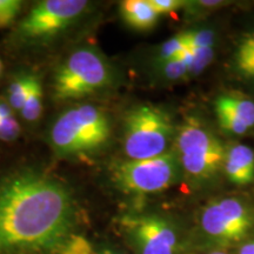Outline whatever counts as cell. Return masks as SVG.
Masks as SVG:
<instances>
[{"instance_id": "obj_27", "label": "cell", "mask_w": 254, "mask_h": 254, "mask_svg": "<svg viewBox=\"0 0 254 254\" xmlns=\"http://www.w3.org/2000/svg\"><path fill=\"white\" fill-rule=\"evenodd\" d=\"M239 254H254V238L240 247Z\"/></svg>"}, {"instance_id": "obj_8", "label": "cell", "mask_w": 254, "mask_h": 254, "mask_svg": "<svg viewBox=\"0 0 254 254\" xmlns=\"http://www.w3.org/2000/svg\"><path fill=\"white\" fill-rule=\"evenodd\" d=\"M88 2L84 0H45L34 6L19 26V33L28 40H46L72 26Z\"/></svg>"}, {"instance_id": "obj_3", "label": "cell", "mask_w": 254, "mask_h": 254, "mask_svg": "<svg viewBox=\"0 0 254 254\" xmlns=\"http://www.w3.org/2000/svg\"><path fill=\"white\" fill-rule=\"evenodd\" d=\"M174 135L171 117L153 105H140L125 119L124 148L129 160L155 158L166 153Z\"/></svg>"}, {"instance_id": "obj_5", "label": "cell", "mask_w": 254, "mask_h": 254, "mask_svg": "<svg viewBox=\"0 0 254 254\" xmlns=\"http://www.w3.org/2000/svg\"><path fill=\"white\" fill-rule=\"evenodd\" d=\"M177 146L184 170L198 179L213 176L224 165V146L198 120L189 119L180 127Z\"/></svg>"}, {"instance_id": "obj_4", "label": "cell", "mask_w": 254, "mask_h": 254, "mask_svg": "<svg viewBox=\"0 0 254 254\" xmlns=\"http://www.w3.org/2000/svg\"><path fill=\"white\" fill-rule=\"evenodd\" d=\"M110 79L109 66L99 53L91 49L77 50L56 73V97L60 100L86 97L106 86Z\"/></svg>"}, {"instance_id": "obj_23", "label": "cell", "mask_w": 254, "mask_h": 254, "mask_svg": "<svg viewBox=\"0 0 254 254\" xmlns=\"http://www.w3.org/2000/svg\"><path fill=\"white\" fill-rule=\"evenodd\" d=\"M150 2L159 15L172 13L185 4L180 0H150Z\"/></svg>"}, {"instance_id": "obj_30", "label": "cell", "mask_w": 254, "mask_h": 254, "mask_svg": "<svg viewBox=\"0 0 254 254\" xmlns=\"http://www.w3.org/2000/svg\"><path fill=\"white\" fill-rule=\"evenodd\" d=\"M1 68H2L1 67V62H0V73H1Z\"/></svg>"}, {"instance_id": "obj_10", "label": "cell", "mask_w": 254, "mask_h": 254, "mask_svg": "<svg viewBox=\"0 0 254 254\" xmlns=\"http://www.w3.org/2000/svg\"><path fill=\"white\" fill-rule=\"evenodd\" d=\"M224 167L232 183L249 185L254 182V151L246 145H234L225 155Z\"/></svg>"}, {"instance_id": "obj_22", "label": "cell", "mask_w": 254, "mask_h": 254, "mask_svg": "<svg viewBox=\"0 0 254 254\" xmlns=\"http://www.w3.org/2000/svg\"><path fill=\"white\" fill-rule=\"evenodd\" d=\"M20 134V126L14 118L0 119V140H15Z\"/></svg>"}, {"instance_id": "obj_16", "label": "cell", "mask_w": 254, "mask_h": 254, "mask_svg": "<svg viewBox=\"0 0 254 254\" xmlns=\"http://www.w3.org/2000/svg\"><path fill=\"white\" fill-rule=\"evenodd\" d=\"M59 254H94V252L93 246L86 238L71 234L60 247Z\"/></svg>"}, {"instance_id": "obj_12", "label": "cell", "mask_w": 254, "mask_h": 254, "mask_svg": "<svg viewBox=\"0 0 254 254\" xmlns=\"http://www.w3.org/2000/svg\"><path fill=\"white\" fill-rule=\"evenodd\" d=\"M215 101L236 114L249 128L254 127V103L252 100L238 97L236 94H225L219 97Z\"/></svg>"}, {"instance_id": "obj_20", "label": "cell", "mask_w": 254, "mask_h": 254, "mask_svg": "<svg viewBox=\"0 0 254 254\" xmlns=\"http://www.w3.org/2000/svg\"><path fill=\"white\" fill-rule=\"evenodd\" d=\"M190 49L193 55V64L190 72L198 73L202 71L213 58V49L212 47H201V49L190 47Z\"/></svg>"}, {"instance_id": "obj_13", "label": "cell", "mask_w": 254, "mask_h": 254, "mask_svg": "<svg viewBox=\"0 0 254 254\" xmlns=\"http://www.w3.org/2000/svg\"><path fill=\"white\" fill-rule=\"evenodd\" d=\"M20 112L27 122H36L43 112V87L39 79L34 75L32 77L30 91Z\"/></svg>"}, {"instance_id": "obj_6", "label": "cell", "mask_w": 254, "mask_h": 254, "mask_svg": "<svg viewBox=\"0 0 254 254\" xmlns=\"http://www.w3.org/2000/svg\"><path fill=\"white\" fill-rule=\"evenodd\" d=\"M178 158L173 152L142 160H127L113 167V180L120 189L134 194H151L176 182Z\"/></svg>"}, {"instance_id": "obj_17", "label": "cell", "mask_w": 254, "mask_h": 254, "mask_svg": "<svg viewBox=\"0 0 254 254\" xmlns=\"http://www.w3.org/2000/svg\"><path fill=\"white\" fill-rule=\"evenodd\" d=\"M189 47L187 44L186 34H179V36L172 38V39L167 40L166 43L161 46L160 49V60L161 62H166V60L177 58L184 50Z\"/></svg>"}, {"instance_id": "obj_11", "label": "cell", "mask_w": 254, "mask_h": 254, "mask_svg": "<svg viewBox=\"0 0 254 254\" xmlns=\"http://www.w3.org/2000/svg\"><path fill=\"white\" fill-rule=\"evenodd\" d=\"M124 20L136 30H150L157 24L159 14L150 0H126L120 4Z\"/></svg>"}, {"instance_id": "obj_29", "label": "cell", "mask_w": 254, "mask_h": 254, "mask_svg": "<svg viewBox=\"0 0 254 254\" xmlns=\"http://www.w3.org/2000/svg\"><path fill=\"white\" fill-rule=\"evenodd\" d=\"M97 254H122V253H117V252H113V251H103V252H100V253H97Z\"/></svg>"}, {"instance_id": "obj_7", "label": "cell", "mask_w": 254, "mask_h": 254, "mask_svg": "<svg viewBox=\"0 0 254 254\" xmlns=\"http://www.w3.org/2000/svg\"><path fill=\"white\" fill-rule=\"evenodd\" d=\"M254 218L249 206L236 198L215 200L202 209L200 226L209 239L221 245L239 243L253 226Z\"/></svg>"}, {"instance_id": "obj_19", "label": "cell", "mask_w": 254, "mask_h": 254, "mask_svg": "<svg viewBox=\"0 0 254 254\" xmlns=\"http://www.w3.org/2000/svg\"><path fill=\"white\" fill-rule=\"evenodd\" d=\"M21 8L18 0H0V27L7 26L14 20Z\"/></svg>"}, {"instance_id": "obj_28", "label": "cell", "mask_w": 254, "mask_h": 254, "mask_svg": "<svg viewBox=\"0 0 254 254\" xmlns=\"http://www.w3.org/2000/svg\"><path fill=\"white\" fill-rule=\"evenodd\" d=\"M193 254H230L226 251L222 250H209V251H205V252L201 253H193Z\"/></svg>"}, {"instance_id": "obj_25", "label": "cell", "mask_w": 254, "mask_h": 254, "mask_svg": "<svg viewBox=\"0 0 254 254\" xmlns=\"http://www.w3.org/2000/svg\"><path fill=\"white\" fill-rule=\"evenodd\" d=\"M238 67L244 74L249 75V77H254V57L250 59L243 60V62H238Z\"/></svg>"}, {"instance_id": "obj_2", "label": "cell", "mask_w": 254, "mask_h": 254, "mask_svg": "<svg viewBox=\"0 0 254 254\" xmlns=\"http://www.w3.org/2000/svg\"><path fill=\"white\" fill-rule=\"evenodd\" d=\"M110 138V123L104 112L93 105H79L64 112L53 124L50 141L60 155L92 152Z\"/></svg>"}, {"instance_id": "obj_1", "label": "cell", "mask_w": 254, "mask_h": 254, "mask_svg": "<svg viewBox=\"0 0 254 254\" xmlns=\"http://www.w3.org/2000/svg\"><path fill=\"white\" fill-rule=\"evenodd\" d=\"M74 222V199L62 183L34 172L0 183V254L59 251Z\"/></svg>"}, {"instance_id": "obj_14", "label": "cell", "mask_w": 254, "mask_h": 254, "mask_svg": "<svg viewBox=\"0 0 254 254\" xmlns=\"http://www.w3.org/2000/svg\"><path fill=\"white\" fill-rule=\"evenodd\" d=\"M33 75H21L9 85L8 87V103L11 109L20 111L21 107L26 100L31 87V81Z\"/></svg>"}, {"instance_id": "obj_21", "label": "cell", "mask_w": 254, "mask_h": 254, "mask_svg": "<svg viewBox=\"0 0 254 254\" xmlns=\"http://www.w3.org/2000/svg\"><path fill=\"white\" fill-rule=\"evenodd\" d=\"M163 72L166 75V78L174 80V79L185 77L187 73L190 72V69L179 58H174L164 62Z\"/></svg>"}, {"instance_id": "obj_24", "label": "cell", "mask_w": 254, "mask_h": 254, "mask_svg": "<svg viewBox=\"0 0 254 254\" xmlns=\"http://www.w3.org/2000/svg\"><path fill=\"white\" fill-rule=\"evenodd\" d=\"M254 57V33L247 36L240 43L237 51V63Z\"/></svg>"}, {"instance_id": "obj_9", "label": "cell", "mask_w": 254, "mask_h": 254, "mask_svg": "<svg viewBox=\"0 0 254 254\" xmlns=\"http://www.w3.org/2000/svg\"><path fill=\"white\" fill-rule=\"evenodd\" d=\"M123 225L138 254H177L179 238L165 219L157 215L127 217Z\"/></svg>"}, {"instance_id": "obj_15", "label": "cell", "mask_w": 254, "mask_h": 254, "mask_svg": "<svg viewBox=\"0 0 254 254\" xmlns=\"http://www.w3.org/2000/svg\"><path fill=\"white\" fill-rule=\"evenodd\" d=\"M215 113H217L219 124L225 131L233 133V134H244L250 129L236 114L232 113L230 110L217 101H215Z\"/></svg>"}, {"instance_id": "obj_26", "label": "cell", "mask_w": 254, "mask_h": 254, "mask_svg": "<svg viewBox=\"0 0 254 254\" xmlns=\"http://www.w3.org/2000/svg\"><path fill=\"white\" fill-rule=\"evenodd\" d=\"M13 118V113L9 105L0 103V119H9Z\"/></svg>"}, {"instance_id": "obj_18", "label": "cell", "mask_w": 254, "mask_h": 254, "mask_svg": "<svg viewBox=\"0 0 254 254\" xmlns=\"http://www.w3.org/2000/svg\"><path fill=\"white\" fill-rule=\"evenodd\" d=\"M189 47H212L214 43V33L209 30L185 32Z\"/></svg>"}]
</instances>
